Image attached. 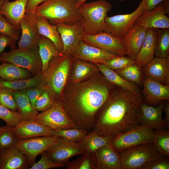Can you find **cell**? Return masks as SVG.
<instances>
[{"label":"cell","instance_id":"obj_40","mask_svg":"<svg viewBox=\"0 0 169 169\" xmlns=\"http://www.w3.org/2000/svg\"><path fill=\"white\" fill-rule=\"evenodd\" d=\"M56 101L54 94L47 84L42 94L35 102L34 106L37 110L43 112L52 107Z\"/></svg>","mask_w":169,"mask_h":169},{"label":"cell","instance_id":"obj_20","mask_svg":"<svg viewBox=\"0 0 169 169\" xmlns=\"http://www.w3.org/2000/svg\"><path fill=\"white\" fill-rule=\"evenodd\" d=\"M164 101L157 106L149 105L144 101L142 102L140 107L139 123L146 125L154 130L166 128L162 115Z\"/></svg>","mask_w":169,"mask_h":169},{"label":"cell","instance_id":"obj_42","mask_svg":"<svg viewBox=\"0 0 169 169\" xmlns=\"http://www.w3.org/2000/svg\"><path fill=\"white\" fill-rule=\"evenodd\" d=\"M0 119L6 123V125L14 127L22 121V117L18 111L10 110L0 105Z\"/></svg>","mask_w":169,"mask_h":169},{"label":"cell","instance_id":"obj_47","mask_svg":"<svg viewBox=\"0 0 169 169\" xmlns=\"http://www.w3.org/2000/svg\"><path fill=\"white\" fill-rule=\"evenodd\" d=\"M169 169V159L162 155L153 158L141 168V169Z\"/></svg>","mask_w":169,"mask_h":169},{"label":"cell","instance_id":"obj_38","mask_svg":"<svg viewBox=\"0 0 169 169\" xmlns=\"http://www.w3.org/2000/svg\"><path fill=\"white\" fill-rule=\"evenodd\" d=\"M169 29L159 28L157 30V41L155 56L166 58L169 56Z\"/></svg>","mask_w":169,"mask_h":169},{"label":"cell","instance_id":"obj_21","mask_svg":"<svg viewBox=\"0 0 169 169\" xmlns=\"http://www.w3.org/2000/svg\"><path fill=\"white\" fill-rule=\"evenodd\" d=\"M147 28L135 23L121 39L128 57L136 60L144 39Z\"/></svg>","mask_w":169,"mask_h":169},{"label":"cell","instance_id":"obj_28","mask_svg":"<svg viewBox=\"0 0 169 169\" xmlns=\"http://www.w3.org/2000/svg\"><path fill=\"white\" fill-rule=\"evenodd\" d=\"M105 79L116 87L136 95H142L140 88L134 84L129 82L120 76L115 71L103 64H95Z\"/></svg>","mask_w":169,"mask_h":169},{"label":"cell","instance_id":"obj_5","mask_svg":"<svg viewBox=\"0 0 169 169\" xmlns=\"http://www.w3.org/2000/svg\"><path fill=\"white\" fill-rule=\"evenodd\" d=\"M73 59L64 54L53 57L44 74L47 83L57 100H59L67 85Z\"/></svg>","mask_w":169,"mask_h":169},{"label":"cell","instance_id":"obj_17","mask_svg":"<svg viewBox=\"0 0 169 169\" xmlns=\"http://www.w3.org/2000/svg\"><path fill=\"white\" fill-rule=\"evenodd\" d=\"M56 25L63 44L62 53L71 55L82 40L84 33L80 22L72 25L60 23Z\"/></svg>","mask_w":169,"mask_h":169},{"label":"cell","instance_id":"obj_51","mask_svg":"<svg viewBox=\"0 0 169 169\" xmlns=\"http://www.w3.org/2000/svg\"><path fill=\"white\" fill-rule=\"evenodd\" d=\"M164 0H142L146 7V11H150L154 9L159 3Z\"/></svg>","mask_w":169,"mask_h":169},{"label":"cell","instance_id":"obj_27","mask_svg":"<svg viewBox=\"0 0 169 169\" xmlns=\"http://www.w3.org/2000/svg\"><path fill=\"white\" fill-rule=\"evenodd\" d=\"M73 68L70 74L69 83L81 82L100 71L99 68L95 64L73 57Z\"/></svg>","mask_w":169,"mask_h":169},{"label":"cell","instance_id":"obj_22","mask_svg":"<svg viewBox=\"0 0 169 169\" xmlns=\"http://www.w3.org/2000/svg\"><path fill=\"white\" fill-rule=\"evenodd\" d=\"M95 169H122L119 153L109 143L92 153Z\"/></svg>","mask_w":169,"mask_h":169},{"label":"cell","instance_id":"obj_44","mask_svg":"<svg viewBox=\"0 0 169 169\" xmlns=\"http://www.w3.org/2000/svg\"><path fill=\"white\" fill-rule=\"evenodd\" d=\"M135 63L136 61L130 57L123 56H118L107 60L103 64L115 71Z\"/></svg>","mask_w":169,"mask_h":169},{"label":"cell","instance_id":"obj_46","mask_svg":"<svg viewBox=\"0 0 169 169\" xmlns=\"http://www.w3.org/2000/svg\"><path fill=\"white\" fill-rule=\"evenodd\" d=\"M40 159L35 163L30 169H49L63 167L65 165L56 163L51 160L47 155L45 151L41 153Z\"/></svg>","mask_w":169,"mask_h":169},{"label":"cell","instance_id":"obj_56","mask_svg":"<svg viewBox=\"0 0 169 169\" xmlns=\"http://www.w3.org/2000/svg\"><path fill=\"white\" fill-rule=\"evenodd\" d=\"M0 155H1V152H0Z\"/></svg>","mask_w":169,"mask_h":169},{"label":"cell","instance_id":"obj_30","mask_svg":"<svg viewBox=\"0 0 169 169\" xmlns=\"http://www.w3.org/2000/svg\"><path fill=\"white\" fill-rule=\"evenodd\" d=\"M16 101L18 112L21 115L22 121L34 120L38 113L29 100L23 91L12 90Z\"/></svg>","mask_w":169,"mask_h":169},{"label":"cell","instance_id":"obj_34","mask_svg":"<svg viewBox=\"0 0 169 169\" xmlns=\"http://www.w3.org/2000/svg\"><path fill=\"white\" fill-rule=\"evenodd\" d=\"M113 137L99 135L90 131L80 142L86 151L93 153L101 147L109 143Z\"/></svg>","mask_w":169,"mask_h":169},{"label":"cell","instance_id":"obj_35","mask_svg":"<svg viewBox=\"0 0 169 169\" xmlns=\"http://www.w3.org/2000/svg\"><path fill=\"white\" fill-rule=\"evenodd\" d=\"M114 71L126 80L142 87V69L136 63Z\"/></svg>","mask_w":169,"mask_h":169},{"label":"cell","instance_id":"obj_29","mask_svg":"<svg viewBox=\"0 0 169 169\" xmlns=\"http://www.w3.org/2000/svg\"><path fill=\"white\" fill-rule=\"evenodd\" d=\"M47 84L45 75L42 73L28 78L15 81H9L0 79V87L15 91H22L33 87Z\"/></svg>","mask_w":169,"mask_h":169},{"label":"cell","instance_id":"obj_52","mask_svg":"<svg viewBox=\"0 0 169 169\" xmlns=\"http://www.w3.org/2000/svg\"><path fill=\"white\" fill-rule=\"evenodd\" d=\"M163 110L164 111L166 115L163 119L166 128H169V103L168 100L164 103V106Z\"/></svg>","mask_w":169,"mask_h":169},{"label":"cell","instance_id":"obj_4","mask_svg":"<svg viewBox=\"0 0 169 169\" xmlns=\"http://www.w3.org/2000/svg\"><path fill=\"white\" fill-rule=\"evenodd\" d=\"M112 7V4L106 0L85 2L80 5L79 8L82 17L80 23L84 33L95 35L108 32L105 21Z\"/></svg>","mask_w":169,"mask_h":169},{"label":"cell","instance_id":"obj_39","mask_svg":"<svg viewBox=\"0 0 169 169\" xmlns=\"http://www.w3.org/2000/svg\"><path fill=\"white\" fill-rule=\"evenodd\" d=\"M75 160L68 161L66 169H95L93 154L86 151Z\"/></svg>","mask_w":169,"mask_h":169},{"label":"cell","instance_id":"obj_31","mask_svg":"<svg viewBox=\"0 0 169 169\" xmlns=\"http://www.w3.org/2000/svg\"><path fill=\"white\" fill-rule=\"evenodd\" d=\"M37 19L40 34L51 40L58 50L62 52L63 44L56 25H52L47 19L41 16L37 15Z\"/></svg>","mask_w":169,"mask_h":169},{"label":"cell","instance_id":"obj_43","mask_svg":"<svg viewBox=\"0 0 169 169\" xmlns=\"http://www.w3.org/2000/svg\"><path fill=\"white\" fill-rule=\"evenodd\" d=\"M20 26L14 25L7 21L0 14V33L5 35L16 41L20 39Z\"/></svg>","mask_w":169,"mask_h":169},{"label":"cell","instance_id":"obj_15","mask_svg":"<svg viewBox=\"0 0 169 169\" xmlns=\"http://www.w3.org/2000/svg\"><path fill=\"white\" fill-rule=\"evenodd\" d=\"M86 151L80 142L69 141L63 138L58 144L45 151L53 161L65 165L71 157L82 154Z\"/></svg>","mask_w":169,"mask_h":169},{"label":"cell","instance_id":"obj_36","mask_svg":"<svg viewBox=\"0 0 169 169\" xmlns=\"http://www.w3.org/2000/svg\"><path fill=\"white\" fill-rule=\"evenodd\" d=\"M153 144L158 152L166 156H169V131L165 129L154 130Z\"/></svg>","mask_w":169,"mask_h":169},{"label":"cell","instance_id":"obj_45","mask_svg":"<svg viewBox=\"0 0 169 169\" xmlns=\"http://www.w3.org/2000/svg\"><path fill=\"white\" fill-rule=\"evenodd\" d=\"M0 105L12 110H17V105L11 89L0 87Z\"/></svg>","mask_w":169,"mask_h":169},{"label":"cell","instance_id":"obj_50","mask_svg":"<svg viewBox=\"0 0 169 169\" xmlns=\"http://www.w3.org/2000/svg\"><path fill=\"white\" fill-rule=\"evenodd\" d=\"M46 0H28L25 7V13H34L36 8Z\"/></svg>","mask_w":169,"mask_h":169},{"label":"cell","instance_id":"obj_53","mask_svg":"<svg viewBox=\"0 0 169 169\" xmlns=\"http://www.w3.org/2000/svg\"><path fill=\"white\" fill-rule=\"evenodd\" d=\"M87 0H77L76 6L79 7V6L82 3L85 2Z\"/></svg>","mask_w":169,"mask_h":169},{"label":"cell","instance_id":"obj_12","mask_svg":"<svg viewBox=\"0 0 169 169\" xmlns=\"http://www.w3.org/2000/svg\"><path fill=\"white\" fill-rule=\"evenodd\" d=\"M82 40L92 45L118 56L128 55V51L119 38L109 32H102L95 35L84 33Z\"/></svg>","mask_w":169,"mask_h":169},{"label":"cell","instance_id":"obj_3","mask_svg":"<svg viewBox=\"0 0 169 169\" xmlns=\"http://www.w3.org/2000/svg\"><path fill=\"white\" fill-rule=\"evenodd\" d=\"M77 0H46L38 5L34 13L47 19L53 25H72L80 22L82 17Z\"/></svg>","mask_w":169,"mask_h":169},{"label":"cell","instance_id":"obj_59","mask_svg":"<svg viewBox=\"0 0 169 169\" xmlns=\"http://www.w3.org/2000/svg\"></svg>","mask_w":169,"mask_h":169},{"label":"cell","instance_id":"obj_37","mask_svg":"<svg viewBox=\"0 0 169 169\" xmlns=\"http://www.w3.org/2000/svg\"><path fill=\"white\" fill-rule=\"evenodd\" d=\"M53 135L60 137L67 141L80 142L89 131L76 128L67 129H52Z\"/></svg>","mask_w":169,"mask_h":169},{"label":"cell","instance_id":"obj_57","mask_svg":"<svg viewBox=\"0 0 169 169\" xmlns=\"http://www.w3.org/2000/svg\"><path fill=\"white\" fill-rule=\"evenodd\" d=\"M3 0L4 1L5 0Z\"/></svg>","mask_w":169,"mask_h":169},{"label":"cell","instance_id":"obj_41","mask_svg":"<svg viewBox=\"0 0 169 169\" xmlns=\"http://www.w3.org/2000/svg\"><path fill=\"white\" fill-rule=\"evenodd\" d=\"M17 139L13 127L7 125L0 126V152L15 146Z\"/></svg>","mask_w":169,"mask_h":169},{"label":"cell","instance_id":"obj_58","mask_svg":"<svg viewBox=\"0 0 169 169\" xmlns=\"http://www.w3.org/2000/svg\"><path fill=\"white\" fill-rule=\"evenodd\" d=\"M14 0L15 1V0Z\"/></svg>","mask_w":169,"mask_h":169},{"label":"cell","instance_id":"obj_49","mask_svg":"<svg viewBox=\"0 0 169 169\" xmlns=\"http://www.w3.org/2000/svg\"><path fill=\"white\" fill-rule=\"evenodd\" d=\"M16 41L6 35L0 33V54L7 46H10L12 48L15 49Z\"/></svg>","mask_w":169,"mask_h":169},{"label":"cell","instance_id":"obj_19","mask_svg":"<svg viewBox=\"0 0 169 169\" xmlns=\"http://www.w3.org/2000/svg\"><path fill=\"white\" fill-rule=\"evenodd\" d=\"M143 76L152 79L162 84L169 85V56L155 57L142 69Z\"/></svg>","mask_w":169,"mask_h":169},{"label":"cell","instance_id":"obj_6","mask_svg":"<svg viewBox=\"0 0 169 169\" xmlns=\"http://www.w3.org/2000/svg\"><path fill=\"white\" fill-rule=\"evenodd\" d=\"M0 61L13 64L28 70L33 76L41 73L42 63L38 47L15 49L0 54Z\"/></svg>","mask_w":169,"mask_h":169},{"label":"cell","instance_id":"obj_24","mask_svg":"<svg viewBox=\"0 0 169 169\" xmlns=\"http://www.w3.org/2000/svg\"><path fill=\"white\" fill-rule=\"evenodd\" d=\"M157 30L155 28L147 29L145 37L136 60V64L141 69L154 57L157 44Z\"/></svg>","mask_w":169,"mask_h":169},{"label":"cell","instance_id":"obj_11","mask_svg":"<svg viewBox=\"0 0 169 169\" xmlns=\"http://www.w3.org/2000/svg\"><path fill=\"white\" fill-rule=\"evenodd\" d=\"M146 11V7L142 1L137 8L131 13L107 16L105 23L108 32L121 38L135 23L137 18Z\"/></svg>","mask_w":169,"mask_h":169},{"label":"cell","instance_id":"obj_9","mask_svg":"<svg viewBox=\"0 0 169 169\" xmlns=\"http://www.w3.org/2000/svg\"><path fill=\"white\" fill-rule=\"evenodd\" d=\"M62 139L53 135L17 139L15 146L26 156L29 165L32 166L38 155L58 144Z\"/></svg>","mask_w":169,"mask_h":169},{"label":"cell","instance_id":"obj_55","mask_svg":"<svg viewBox=\"0 0 169 169\" xmlns=\"http://www.w3.org/2000/svg\"><path fill=\"white\" fill-rule=\"evenodd\" d=\"M120 2H123L125 0H118Z\"/></svg>","mask_w":169,"mask_h":169},{"label":"cell","instance_id":"obj_25","mask_svg":"<svg viewBox=\"0 0 169 169\" xmlns=\"http://www.w3.org/2000/svg\"><path fill=\"white\" fill-rule=\"evenodd\" d=\"M28 166L26 156L15 146L1 152L0 169H26Z\"/></svg>","mask_w":169,"mask_h":169},{"label":"cell","instance_id":"obj_26","mask_svg":"<svg viewBox=\"0 0 169 169\" xmlns=\"http://www.w3.org/2000/svg\"><path fill=\"white\" fill-rule=\"evenodd\" d=\"M28 0H16L10 2L5 0L0 8V14L11 24L20 26V23L25 13Z\"/></svg>","mask_w":169,"mask_h":169},{"label":"cell","instance_id":"obj_2","mask_svg":"<svg viewBox=\"0 0 169 169\" xmlns=\"http://www.w3.org/2000/svg\"><path fill=\"white\" fill-rule=\"evenodd\" d=\"M142 95H136L117 87L100 110L91 131L114 137L139 124Z\"/></svg>","mask_w":169,"mask_h":169},{"label":"cell","instance_id":"obj_10","mask_svg":"<svg viewBox=\"0 0 169 169\" xmlns=\"http://www.w3.org/2000/svg\"><path fill=\"white\" fill-rule=\"evenodd\" d=\"M35 121L52 129H67L75 128L62 102L57 100L52 107L38 114Z\"/></svg>","mask_w":169,"mask_h":169},{"label":"cell","instance_id":"obj_32","mask_svg":"<svg viewBox=\"0 0 169 169\" xmlns=\"http://www.w3.org/2000/svg\"><path fill=\"white\" fill-rule=\"evenodd\" d=\"M38 47L42 63L41 73L44 74L51 58L61 55L62 53L58 50L51 40L42 35L41 36Z\"/></svg>","mask_w":169,"mask_h":169},{"label":"cell","instance_id":"obj_23","mask_svg":"<svg viewBox=\"0 0 169 169\" xmlns=\"http://www.w3.org/2000/svg\"><path fill=\"white\" fill-rule=\"evenodd\" d=\"M13 130L17 139L53 135L52 129L34 120L22 121Z\"/></svg>","mask_w":169,"mask_h":169},{"label":"cell","instance_id":"obj_48","mask_svg":"<svg viewBox=\"0 0 169 169\" xmlns=\"http://www.w3.org/2000/svg\"><path fill=\"white\" fill-rule=\"evenodd\" d=\"M47 85L33 87L22 90L33 106H34L35 102L43 92Z\"/></svg>","mask_w":169,"mask_h":169},{"label":"cell","instance_id":"obj_1","mask_svg":"<svg viewBox=\"0 0 169 169\" xmlns=\"http://www.w3.org/2000/svg\"><path fill=\"white\" fill-rule=\"evenodd\" d=\"M97 73L85 81L69 83L59 99L75 128L89 132L116 86Z\"/></svg>","mask_w":169,"mask_h":169},{"label":"cell","instance_id":"obj_7","mask_svg":"<svg viewBox=\"0 0 169 169\" xmlns=\"http://www.w3.org/2000/svg\"><path fill=\"white\" fill-rule=\"evenodd\" d=\"M154 130L143 124L138 125L114 136L109 144L118 152L139 145L152 144Z\"/></svg>","mask_w":169,"mask_h":169},{"label":"cell","instance_id":"obj_33","mask_svg":"<svg viewBox=\"0 0 169 169\" xmlns=\"http://www.w3.org/2000/svg\"><path fill=\"white\" fill-rule=\"evenodd\" d=\"M33 76L28 70L13 64L3 62L0 65V77L6 80L15 81Z\"/></svg>","mask_w":169,"mask_h":169},{"label":"cell","instance_id":"obj_13","mask_svg":"<svg viewBox=\"0 0 169 169\" xmlns=\"http://www.w3.org/2000/svg\"><path fill=\"white\" fill-rule=\"evenodd\" d=\"M20 26L21 35L17 43L18 48L38 47L41 35L38 31L37 15L34 13H25L20 22Z\"/></svg>","mask_w":169,"mask_h":169},{"label":"cell","instance_id":"obj_54","mask_svg":"<svg viewBox=\"0 0 169 169\" xmlns=\"http://www.w3.org/2000/svg\"><path fill=\"white\" fill-rule=\"evenodd\" d=\"M4 1L3 0H0V8L3 4Z\"/></svg>","mask_w":169,"mask_h":169},{"label":"cell","instance_id":"obj_16","mask_svg":"<svg viewBox=\"0 0 169 169\" xmlns=\"http://www.w3.org/2000/svg\"><path fill=\"white\" fill-rule=\"evenodd\" d=\"M169 6L161 2L153 9L145 11L136 19L135 23L146 28H169Z\"/></svg>","mask_w":169,"mask_h":169},{"label":"cell","instance_id":"obj_8","mask_svg":"<svg viewBox=\"0 0 169 169\" xmlns=\"http://www.w3.org/2000/svg\"><path fill=\"white\" fill-rule=\"evenodd\" d=\"M119 153L122 169H141L150 161L161 155L151 143L139 145Z\"/></svg>","mask_w":169,"mask_h":169},{"label":"cell","instance_id":"obj_18","mask_svg":"<svg viewBox=\"0 0 169 169\" xmlns=\"http://www.w3.org/2000/svg\"><path fill=\"white\" fill-rule=\"evenodd\" d=\"M74 58L94 64H103L105 61L118 56L98 47L87 44L81 40L71 54Z\"/></svg>","mask_w":169,"mask_h":169},{"label":"cell","instance_id":"obj_14","mask_svg":"<svg viewBox=\"0 0 169 169\" xmlns=\"http://www.w3.org/2000/svg\"><path fill=\"white\" fill-rule=\"evenodd\" d=\"M142 87L143 101L148 105L157 106L162 101L169 100V85L142 76Z\"/></svg>","mask_w":169,"mask_h":169}]
</instances>
